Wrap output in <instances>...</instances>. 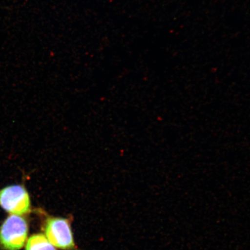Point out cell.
Returning a JSON list of instances; mask_svg holds the SVG:
<instances>
[{
  "label": "cell",
  "instance_id": "cell-1",
  "mask_svg": "<svg viewBox=\"0 0 250 250\" xmlns=\"http://www.w3.org/2000/svg\"><path fill=\"white\" fill-rule=\"evenodd\" d=\"M29 227L21 215H11L0 226V247L4 250H20L27 239Z\"/></svg>",
  "mask_w": 250,
  "mask_h": 250
},
{
  "label": "cell",
  "instance_id": "cell-2",
  "mask_svg": "<svg viewBox=\"0 0 250 250\" xmlns=\"http://www.w3.org/2000/svg\"><path fill=\"white\" fill-rule=\"evenodd\" d=\"M0 206L12 215H22L30 211L29 193L22 184H15L0 189Z\"/></svg>",
  "mask_w": 250,
  "mask_h": 250
},
{
  "label": "cell",
  "instance_id": "cell-3",
  "mask_svg": "<svg viewBox=\"0 0 250 250\" xmlns=\"http://www.w3.org/2000/svg\"><path fill=\"white\" fill-rule=\"evenodd\" d=\"M45 235L56 248L73 250L76 248L69 221L61 217H51L46 220Z\"/></svg>",
  "mask_w": 250,
  "mask_h": 250
},
{
  "label": "cell",
  "instance_id": "cell-4",
  "mask_svg": "<svg viewBox=\"0 0 250 250\" xmlns=\"http://www.w3.org/2000/svg\"><path fill=\"white\" fill-rule=\"evenodd\" d=\"M25 250H56L45 234H33L27 240Z\"/></svg>",
  "mask_w": 250,
  "mask_h": 250
}]
</instances>
